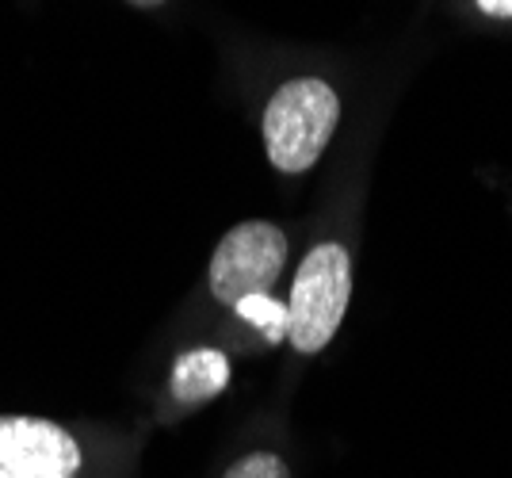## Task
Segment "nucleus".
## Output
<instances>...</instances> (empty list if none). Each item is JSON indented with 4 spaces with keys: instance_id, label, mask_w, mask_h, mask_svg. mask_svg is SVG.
I'll return each mask as SVG.
<instances>
[{
    "instance_id": "f03ea898",
    "label": "nucleus",
    "mask_w": 512,
    "mask_h": 478,
    "mask_svg": "<svg viewBox=\"0 0 512 478\" xmlns=\"http://www.w3.org/2000/svg\"><path fill=\"white\" fill-rule=\"evenodd\" d=\"M352 299V257L341 241H318L291 280L287 341L299 356H314L341 329Z\"/></svg>"
},
{
    "instance_id": "423d86ee",
    "label": "nucleus",
    "mask_w": 512,
    "mask_h": 478,
    "mask_svg": "<svg viewBox=\"0 0 512 478\" xmlns=\"http://www.w3.org/2000/svg\"><path fill=\"white\" fill-rule=\"evenodd\" d=\"M234 314L253 329H260L268 345L287 341V306L272 299V295H249V299L234 303Z\"/></svg>"
},
{
    "instance_id": "20e7f679",
    "label": "nucleus",
    "mask_w": 512,
    "mask_h": 478,
    "mask_svg": "<svg viewBox=\"0 0 512 478\" xmlns=\"http://www.w3.org/2000/svg\"><path fill=\"white\" fill-rule=\"evenodd\" d=\"M81 444L46 417H0V478H77Z\"/></svg>"
},
{
    "instance_id": "6e6552de",
    "label": "nucleus",
    "mask_w": 512,
    "mask_h": 478,
    "mask_svg": "<svg viewBox=\"0 0 512 478\" xmlns=\"http://www.w3.org/2000/svg\"><path fill=\"white\" fill-rule=\"evenodd\" d=\"M474 4L493 20H512V0H474Z\"/></svg>"
},
{
    "instance_id": "7ed1b4c3",
    "label": "nucleus",
    "mask_w": 512,
    "mask_h": 478,
    "mask_svg": "<svg viewBox=\"0 0 512 478\" xmlns=\"http://www.w3.org/2000/svg\"><path fill=\"white\" fill-rule=\"evenodd\" d=\"M287 249H291L287 234L264 218L226 230L214 245L211 268H207L211 295L222 306H234L249 295H272V287L287 268Z\"/></svg>"
},
{
    "instance_id": "1a4fd4ad",
    "label": "nucleus",
    "mask_w": 512,
    "mask_h": 478,
    "mask_svg": "<svg viewBox=\"0 0 512 478\" xmlns=\"http://www.w3.org/2000/svg\"><path fill=\"white\" fill-rule=\"evenodd\" d=\"M127 4H134V8H161L165 0H127Z\"/></svg>"
},
{
    "instance_id": "f257e3e1",
    "label": "nucleus",
    "mask_w": 512,
    "mask_h": 478,
    "mask_svg": "<svg viewBox=\"0 0 512 478\" xmlns=\"http://www.w3.org/2000/svg\"><path fill=\"white\" fill-rule=\"evenodd\" d=\"M341 123V96L321 77L279 85L264 108V150L279 173L299 176L318 165Z\"/></svg>"
},
{
    "instance_id": "0eeeda50",
    "label": "nucleus",
    "mask_w": 512,
    "mask_h": 478,
    "mask_svg": "<svg viewBox=\"0 0 512 478\" xmlns=\"http://www.w3.org/2000/svg\"><path fill=\"white\" fill-rule=\"evenodd\" d=\"M222 478H291V467L276 452H249V456L234 459Z\"/></svg>"
},
{
    "instance_id": "39448f33",
    "label": "nucleus",
    "mask_w": 512,
    "mask_h": 478,
    "mask_svg": "<svg viewBox=\"0 0 512 478\" xmlns=\"http://www.w3.org/2000/svg\"><path fill=\"white\" fill-rule=\"evenodd\" d=\"M230 356L218 348H192L184 356H176L169 375V394L180 406H203L230 387Z\"/></svg>"
}]
</instances>
